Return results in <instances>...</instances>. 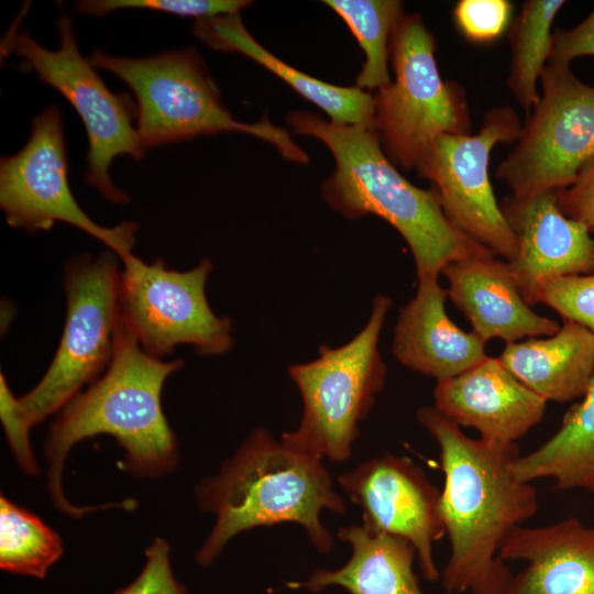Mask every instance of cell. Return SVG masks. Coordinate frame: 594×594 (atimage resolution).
<instances>
[{
    "label": "cell",
    "mask_w": 594,
    "mask_h": 594,
    "mask_svg": "<svg viewBox=\"0 0 594 594\" xmlns=\"http://www.w3.org/2000/svg\"><path fill=\"white\" fill-rule=\"evenodd\" d=\"M417 419L438 443L444 475L440 514L451 554L440 576L443 590L505 594L514 574L499 549L538 509L536 488L512 469L519 447L473 439L431 406L419 408Z\"/></svg>",
    "instance_id": "obj_1"
},
{
    "label": "cell",
    "mask_w": 594,
    "mask_h": 594,
    "mask_svg": "<svg viewBox=\"0 0 594 594\" xmlns=\"http://www.w3.org/2000/svg\"><path fill=\"white\" fill-rule=\"evenodd\" d=\"M564 0H526L508 30L510 64L506 85L526 117L538 103V82L552 48V24Z\"/></svg>",
    "instance_id": "obj_24"
},
{
    "label": "cell",
    "mask_w": 594,
    "mask_h": 594,
    "mask_svg": "<svg viewBox=\"0 0 594 594\" xmlns=\"http://www.w3.org/2000/svg\"><path fill=\"white\" fill-rule=\"evenodd\" d=\"M118 257L109 250L66 263V316L56 353L40 382L16 399L31 427L61 411L108 369L121 322Z\"/></svg>",
    "instance_id": "obj_8"
},
{
    "label": "cell",
    "mask_w": 594,
    "mask_h": 594,
    "mask_svg": "<svg viewBox=\"0 0 594 594\" xmlns=\"http://www.w3.org/2000/svg\"><path fill=\"white\" fill-rule=\"evenodd\" d=\"M452 18L466 41L491 44L508 32L514 4L508 0H460L454 4Z\"/></svg>",
    "instance_id": "obj_28"
},
{
    "label": "cell",
    "mask_w": 594,
    "mask_h": 594,
    "mask_svg": "<svg viewBox=\"0 0 594 594\" xmlns=\"http://www.w3.org/2000/svg\"><path fill=\"white\" fill-rule=\"evenodd\" d=\"M195 494L199 509L216 516L196 553L204 566L239 534L283 522L298 524L320 553H329L334 539L321 513H345L321 460L288 448L265 428L255 429L217 474L198 483Z\"/></svg>",
    "instance_id": "obj_3"
},
{
    "label": "cell",
    "mask_w": 594,
    "mask_h": 594,
    "mask_svg": "<svg viewBox=\"0 0 594 594\" xmlns=\"http://www.w3.org/2000/svg\"><path fill=\"white\" fill-rule=\"evenodd\" d=\"M121 261V321L147 354L162 359L179 344L191 345L202 356L231 350L232 321L217 316L206 296L210 260L188 271L168 268L162 258L146 263L133 254Z\"/></svg>",
    "instance_id": "obj_10"
},
{
    "label": "cell",
    "mask_w": 594,
    "mask_h": 594,
    "mask_svg": "<svg viewBox=\"0 0 594 594\" xmlns=\"http://www.w3.org/2000/svg\"><path fill=\"white\" fill-rule=\"evenodd\" d=\"M433 400V407L458 426L499 442H516L528 433L541 421L548 403L492 356L437 382Z\"/></svg>",
    "instance_id": "obj_16"
},
{
    "label": "cell",
    "mask_w": 594,
    "mask_h": 594,
    "mask_svg": "<svg viewBox=\"0 0 594 594\" xmlns=\"http://www.w3.org/2000/svg\"><path fill=\"white\" fill-rule=\"evenodd\" d=\"M59 48L51 51L38 44L25 30H9L2 51L14 53L38 76L61 92L79 114L88 135V168L85 180L112 204H128L129 196L118 189L110 176L114 157L130 155L141 160L143 148L132 125L136 105L127 94L110 91L89 59L79 52L72 21L64 14L57 21Z\"/></svg>",
    "instance_id": "obj_9"
},
{
    "label": "cell",
    "mask_w": 594,
    "mask_h": 594,
    "mask_svg": "<svg viewBox=\"0 0 594 594\" xmlns=\"http://www.w3.org/2000/svg\"><path fill=\"white\" fill-rule=\"evenodd\" d=\"M512 469L522 482L551 479L558 490L594 494V378L558 430L532 452L520 454Z\"/></svg>",
    "instance_id": "obj_23"
},
{
    "label": "cell",
    "mask_w": 594,
    "mask_h": 594,
    "mask_svg": "<svg viewBox=\"0 0 594 594\" xmlns=\"http://www.w3.org/2000/svg\"><path fill=\"white\" fill-rule=\"evenodd\" d=\"M538 103L495 175L525 198L569 187L594 157V87L568 65L547 64Z\"/></svg>",
    "instance_id": "obj_11"
},
{
    "label": "cell",
    "mask_w": 594,
    "mask_h": 594,
    "mask_svg": "<svg viewBox=\"0 0 594 594\" xmlns=\"http://www.w3.org/2000/svg\"><path fill=\"white\" fill-rule=\"evenodd\" d=\"M145 565L139 576L114 594H188L174 576L169 563V544L156 537L145 550Z\"/></svg>",
    "instance_id": "obj_30"
},
{
    "label": "cell",
    "mask_w": 594,
    "mask_h": 594,
    "mask_svg": "<svg viewBox=\"0 0 594 594\" xmlns=\"http://www.w3.org/2000/svg\"><path fill=\"white\" fill-rule=\"evenodd\" d=\"M351 502L362 509L363 526L408 540L427 581L440 580L432 546L446 534L441 492L409 458L383 454L339 475Z\"/></svg>",
    "instance_id": "obj_14"
},
{
    "label": "cell",
    "mask_w": 594,
    "mask_h": 594,
    "mask_svg": "<svg viewBox=\"0 0 594 594\" xmlns=\"http://www.w3.org/2000/svg\"><path fill=\"white\" fill-rule=\"evenodd\" d=\"M182 366V360L163 361L147 354L120 322L108 369L59 411L47 435V490L58 510L79 518L95 509L113 507L112 503L76 506L64 494L66 458L87 438L113 437L124 450L119 468L138 477H162L178 466V442L163 410L162 391L168 376Z\"/></svg>",
    "instance_id": "obj_2"
},
{
    "label": "cell",
    "mask_w": 594,
    "mask_h": 594,
    "mask_svg": "<svg viewBox=\"0 0 594 594\" xmlns=\"http://www.w3.org/2000/svg\"><path fill=\"white\" fill-rule=\"evenodd\" d=\"M127 84L136 99L138 134L145 152L152 147L222 132H243L272 143L287 160L308 162L288 132L266 118L256 123L235 120L202 58L194 48L148 57H118L96 51L89 58Z\"/></svg>",
    "instance_id": "obj_5"
},
{
    "label": "cell",
    "mask_w": 594,
    "mask_h": 594,
    "mask_svg": "<svg viewBox=\"0 0 594 594\" xmlns=\"http://www.w3.org/2000/svg\"><path fill=\"white\" fill-rule=\"evenodd\" d=\"M439 276L418 277L417 292L400 310L392 352L406 367L437 382L454 377L488 355L485 342L459 328L446 311Z\"/></svg>",
    "instance_id": "obj_19"
},
{
    "label": "cell",
    "mask_w": 594,
    "mask_h": 594,
    "mask_svg": "<svg viewBox=\"0 0 594 594\" xmlns=\"http://www.w3.org/2000/svg\"><path fill=\"white\" fill-rule=\"evenodd\" d=\"M250 4L246 0H85L76 2L75 8L79 13L95 16L122 9H145L200 20L239 14Z\"/></svg>",
    "instance_id": "obj_27"
},
{
    "label": "cell",
    "mask_w": 594,
    "mask_h": 594,
    "mask_svg": "<svg viewBox=\"0 0 594 594\" xmlns=\"http://www.w3.org/2000/svg\"><path fill=\"white\" fill-rule=\"evenodd\" d=\"M0 208L10 227L34 233L63 222L101 241L120 260L132 254L136 241V223L102 227L77 204L68 183L62 114L53 105L34 118L23 147L1 157Z\"/></svg>",
    "instance_id": "obj_12"
},
{
    "label": "cell",
    "mask_w": 594,
    "mask_h": 594,
    "mask_svg": "<svg viewBox=\"0 0 594 594\" xmlns=\"http://www.w3.org/2000/svg\"><path fill=\"white\" fill-rule=\"evenodd\" d=\"M448 297L464 315L472 331L485 343H506L554 334L556 320L534 311L521 296L510 267L488 249L447 264Z\"/></svg>",
    "instance_id": "obj_17"
},
{
    "label": "cell",
    "mask_w": 594,
    "mask_h": 594,
    "mask_svg": "<svg viewBox=\"0 0 594 594\" xmlns=\"http://www.w3.org/2000/svg\"><path fill=\"white\" fill-rule=\"evenodd\" d=\"M15 397L3 373L0 375V418L8 443L22 470L29 475H36L38 469L30 442L31 426L21 415Z\"/></svg>",
    "instance_id": "obj_31"
},
{
    "label": "cell",
    "mask_w": 594,
    "mask_h": 594,
    "mask_svg": "<svg viewBox=\"0 0 594 594\" xmlns=\"http://www.w3.org/2000/svg\"><path fill=\"white\" fill-rule=\"evenodd\" d=\"M563 320L576 322L594 336V272L561 277L548 283L538 296Z\"/></svg>",
    "instance_id": "obj_29"
},
{
    "label": "cell",
    "mask_w": 594,
    "mask_h": 594,
    "mask_svg": "<svg viewBox=\"0 0 594 594\" xmlns=\"http://www.w3.org/2000/svg\"><path fill=\"white\" fill-rule=\"evenodd\" d=\"M287 122L298 134L322 141L336 161L322 183L323 200L348 219L375 215L406 241L417 278L439 276L443 267L485 249L446 217L436 191L408 182L385 155L373 128L337 123L294 111Z\"/></svg>",
    "instance_id": "obj_4"
},
{
    "label": "cell",
    "mask_w": 594,
    "mask_h": 594,
    "mask_svg": "<svg viewBox=\"0 0 594 594\" xmlns=\"http://www.w3.org/2000/svg\"><path fill=\"white\" fill-rule=\"evenodd\" d=\"M195 35L213 50L240 53L263 65L296 92L322 109L331 121L373 128L374 95L321 81L286 64L249 33L240 14L197 20ZM374 129V128H373Z\"/></svg>",
    "instance_id": "obj_22"
},
{
    "label": "cell",
    "mask_w": 594,
    "mask_h": 594,
    "mask_svg": "<svg viewBox=\"0 0 594 594\" xmlns=\"http://www.w3.org/2000/svg\"><path fill=\"white\" fill-rule=\"evenodd\" d=\"M521 128L512 107L492 108L477 133L439 136L415 168L432 184L449 221L506 262L515 256L516 239L494 194L488 165L496 144L515 143Z\"/></svg>",
    "instance_id": "obj_13"
},
{
    "label": "cell",
    "mask_w": 594,
    "mask_h": 594,
    "mask_svg": "<svg viewBox=\"0 0 594 594\" xmlns=\"http://www.w3.org/2000/svg\"><path fill=\"white\" fill-rule=\"evenodd\" d=\"M350 544L348 562L337 570L317 569L306 581L287 583L290 588L318 592L340 586L350 594H425L414 571L417 556L406 539L350 525L337 532Z\"/></svg>",
    "instance_id": "obj_21"
},
{
    "label": "cell",
    "mask_w": 594,
    "mask_h": 594,
    "mask_svg": "<svg viewBox=\"0 0 594 594\" xmlns=\"http://www.w3.org/2000/svg\"><path fill=\"white\" fill-rule=\"evenodd\" d=\"M391 307L388 296L376 295L356 336L338 348L322 344L315 360L289 367L302 415L296 429L282 435L285 446L320 460L351 457L359 426L385 385L387 369L378 343Z\"/></svg>",
    "instance_id": "obj_6"
},
{
    "label": "cell",
    "mask_w": 594,
    "mask_h": 594,
    "mask_svg": "<svg viewBox=\"0 0 594 594\" xmlns=\"http://www.w3.org/2000/svg\"><path fill=\"white\" fill-rule=\"evenodd\" d=\"M436 41L418 13H404L389 43L395 79L374 95V131L387 158L416 168L443 134H470L465 90L441 78Z\"/></svg>",
    "instance_id": "obj_7"
},
{
    "label": "cell",
    "mask_w": 594,
    "mask_h": 594,
    "mask_svg": "<svg viewBox=\"0 0 594 594\" xmlns=\"http://www.w3.org/2000/svg\"><path fill=\"white\" fill-rule=\"evenodd\" d=\"M560 210L594 231V157L579 170L574 182L554 191Z\"/></svg>",
    "instance_id": "obj_32"
},
{
    "label": "cell",
    "mask_w": 594,
    "mask_h": 594,
    "mask_svg": "<svg viewBox=\"0 0 594 594\" xmlns=\"http://www.w3.org/2000/svg\"><path fill=\"white\" fill-rule=\"evenodd\" d=\"M594 56V9L576 26L557 29L552 35V48L547 64L568 65L581 56Z\"/></svg>",
    "instance_id": "obj_33"
},
{
    "label": "cell",
    "mask_w": 594,
    "mask_h": 594,
    "mask_svg": "<svg viewBox=\"0 0 594 594\" xmlns=\"http://www.w3.org/2000/svg\"><path fill=\"white\" fill-rule=\"evenodd\" d=\"M498 558L522 560L505 594H594V526L569 517L540 527H516Z\"/></svg>",
    "instance_id": "obj_18"
},
{
    "label": "cell",
    "mask_w": 594,
    "mask_h": 594,
    "mask_svg": "<svg viewBox=\"0 0 594 594\" xmlns=\"http://www.w3.org/2000/svg\"><path fill=\"white\" fill-rule=\"evenodd\" d=\"M501 208L516 239L515 256L507 263L530 306L551 280L594 272V238L560 210L554 191L510 195Z\"/></svg>",
    "instance_id": "obj_15"
},
{
    "label": "cell",
    "mask_w": 594,
    "mask_h": 594,
    "mask_svg": "<svg viewBox=\"0 0 594 594\" xmlns=\"http://www.w3.org/2000/svg\"><path fill=\"white\" fill-rule=\"evenodd\" d=\"M64 552L59 536L41 518L0 497V568L44 579Z\"/></svg>",
    "instance_id": "obj_26"
},
{
    "label": "cell",
    "mask_w": 594,
    "mask_h": 594,
    "mask_svg": "<svg viewBox=\"0 0 594 594\" xmlns=\"http://www.w3.org/2000/svg\"><path fill=\"white\" fill-rule=\"evenodd\" d=\"M323 3L346 23L365 54L355 86L376 91L388 86L392 82L391 36L404 14L403 3L397 0H327Z\"/></svg>",
    "instance_id": "obj_25"
},
{
    "label": "cell",
    "mask_w": 594,
    "mask_h": 594,
    "mask_svg": "<svg viewBox=\"0 0 594 594\" xmlns=\"http://www.w3.org/2000/svg\"><path fill=\"white\" fill-rule=\"evenodd\" d=\"M505 369L547 402L581 398L594 378V336L563 320L552 336L506 343L498 356Z\"/></svg>",
    "instance_id": "obj_20"
}]
</instances>
